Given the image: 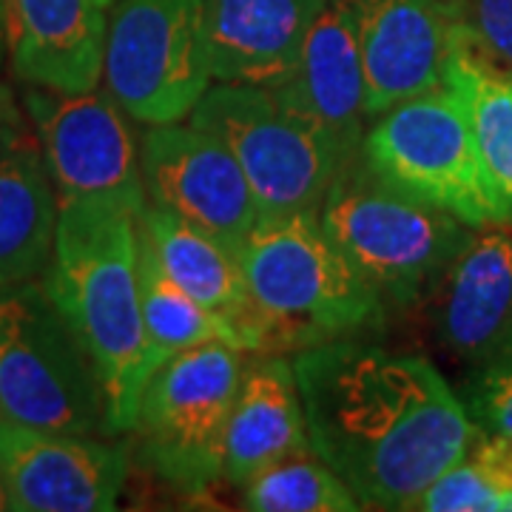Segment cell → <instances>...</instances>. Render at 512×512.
<instances>
[{
    "instance_id": "obj_1",
    "label": "cell",
    "mask_w": 512,
    "mask_h": 512,
    "mask_svg": "<svg viewBox=\"0 0 512 512\" xmlns=\"http://www.w3.org/2000/svg\"><path fill=\"white\" fill-rule=\"evenodd\" d=\"M308 439L362 510H419L478 439L450 382L424 356L333 339L293 356Z\"/></svg>"
},
{
    "instance_id": "obj_2",
    "label": "cell",
    "mask_w": 512,
    "mask_h": 512,
    "mask_svg": "<svg viewBox=\"0 0 512 512\" xmlns=\"http://www.w3.org/2000/svg\"><path fill=\"white\" fill-rule=\"evenodd\" d=\"M57 205L55 251L43 282L92 353L106 396V430L128 433L157 370L140 302V217L103 202Z\"/></svg>"
},
{
    "instance_id": "obj_3",
    "label": "cell",
    "mask_w": 512,
    "mask_h": 512,
    "mask_svg": "<svg viewBox=\"0 0 512 512\" xmlns=\"http://www.w3.org/2000/svg\"><path fill=\"white\" fill-rule=\"evenodd\" d=\"M251 308L239 322L245 353H288L382 325V296L325 234L319 211L259 217L242 245Z\"/></svg>"
},
{
    "instance_id": "obj_4",
    "label": "cell",
    "mask_w": 512,
    "mask_h": 512,
    "mask_svg": "<svg viewBox=\"0 0 512 512\" xmlns=\"http://www.w3.org/2000/svg\"><path fill=\"white\" fill-rule=\"evenodd\" d=\"M319 222L356 274L393 308L424 302L473 228L444 208L382 183L362 157L333 180Z\"/></svg>"
},
{
    "instance_id": "obj_5",
    "label": "cell",
    "mask_w": 512,
    "mask_h": 512,
    "mask_svg": "<svg viewBox=\"0 0 512 512\" xmlns=\"http://www.w3.org/2000/svg\"><path fill=\"white\" fill-rule=\"evenodd\" d=\"M0 416L52 433L109 436L92 353L43 276L0 285Z\"/></svg>"
},
{
    "instance_id": "obj_6",
    "label": "cell",
    "mask_w": 512,
    "mask_h": 512,
    "mask_svg": "<svg viewBox=\"0 0 512 512\" xmlns=\"http://www.w3.org/2000/svg\"><path fill=\"white\" fill-rule=\"evenodd\" d=\"M245 356L225 342L180 350L143 387L134 424L140 461L177 493L200 498L225 478V436Z\"/></svg>"
},
{
    "instance_id": "obj_7",
    "label": "cell",
    "mask_w": 512,
    "mask_h": 512,
    "mask_svg": "<svg viewBox=\"0 0 512 512\" xmlns=\"http://www.w3.org/2000/svg\"><path fill=\"white\" fill-rule=\"evenodd\" d=\"M103 77L134 123L188 120L214 86L202 0H117L106 26Z\"/></svg>"
},
{
    "instance_id": "obj_8",
    "label": "cell",
    "mask_w": 512,
    "mask_h": 512,
    "mask_svg": "<svg viewBox=\"0 0 512 512\" xmlns=\"http://www.w3.org/2000/svg\"><path fill=\"white\" fill-rule=\"evenodd\" d=\"M237 157L259 217L319 211L342 165L330 148L296 123L262 86L214 83L188 114Z\"/></svg>"
},
{
    "instance_id": "obj_9",
    "label": "cell",
    "mask_w": 512,
    "mask_h": 512,
    "mask_svg": "<svg viewBox=\"0 0 512 512\" xmlns=\"http://www.w3.org/2000/svg\"><path fill=\"white\" fill-rule=\"evenodd\" d=\"M365 165L390 188L450 211L467 225H490L464 103L441 83L376 117L362 143Z\"/></svg>"
},
{
    "instance_id": "obj_10",
    "label": "cell",
    "mask_w": 512,
    "mask_h": 512,
    "mask_svg": "<svg viewBox=\"0 0 512 512\" xmlns=\"http://www.w3.org/2000/svg\"><path fill=\"white\" fill-rule=\"evenodd\" d=\"M26 114L35 126L57 200L114 205L143 214L148 205L140 140L109 92H55L32 86Z\"/></svg>"
},
{
    "instance_id": "obj_11",
    "label": "cell",
    "mask_w": 512,
    "mask_h": 512,
    "mask_svg": "<svg viewBox=\"0 0 512 512\" xmlns=\"http://www.w3.org/2000/svg\"><path fill=\"white\" fill-rule=\"evenodd\" d=\"M140 168L151 205L242 251L259 208L237 157L217 137L183 120L148 126L140 137Z\"/></svg>"
},
{
    "instance_id": "obj_12",
    "label": "cell",
    "mask_w": 512,
    "mask_h": 512,
    "mask_svg": "<svg viewBox=\"0 0 512 512\" xmlns=\"http://www.w3.org/2000/svg\"><path fill=\"white\" fill-rule=\"evenodd\" d=\"M0 478L9 510L106 512L126 490L128 447L0 416Z\"/></svg>"
},
{
    "instance_id": "obj_13",
    "label": "cell",
    "mask_w": 512,
    "mask_h": 512,
    "mask_svg": "<svg viewBox=\"0 0 512 512\" xmlns=\"http://www.w3.org/2000/svg\"><path fill=\"white\" fill-rule=\"evenodd\" d=\"M439 345L467 367L512 356V225H476L424 296Z\"/></svg>"
},
{
    "instance_id": "obj_14",
    "label": "cell",
    "mask_w": 512,
    "mask_h": 512,
    "mask_svg": "<svg viewBox=\"0 0 512 512\" xmlns=\"http://www.w3.org/2000/svg\"><path fill=\"white\" fill-rule=\"evenodd\" d=\"M365 69L367 117L444 83L467 37L453 0H348Z\"/></svg>"
},
{
    "instance_id": "obj_15",
    "label": "cell",
    "mask_w": 512,
    "mask_h": 512,
    "mask_svg": "<svg viewBox=\"0 0 512 512\" xmlns=\"http://www.w3.org/2000/svg\"><path fill=\"white\" fill-rule=\"evenodd\" d=\"M296 123L316 134L345 168L365 143V69L348 0H328L291 72L268 86Z\"/></svg>"
},
{
    "instance_id": "obj_16",
    "label": "cell",
    "mask_w": 512,
    "mask_h": 512,
    "mask_svg": "<svg viewBox=\"0 0 512 512\" xmlns=\"http://www.w3.org/2000/svg\"><path fill=\"white\" fill-rule=\"evenodd\" d=\"M328 0H202L214 83L274 86L296 66Z\"/></svg>"
},
{
    "instance_id": "obj_17",
    "label": "cell",
    "mask_w": 512,
    "mask_h": 512,
    "mask_svg": "<svg viewBox=\"0 0 512 512\" xmlns=\"http://www.w3.org/2000/svg\"><path fill=\"white\" fill-rule=\"evenodd\" d=\"M311 450L296 370L282 353H248L225 436V478L242 487L282 458Z\"/></svg>"
},
{
    "instance_id": "obj_18",
    "label": "cell",
    "mask_w": 512,
    "mask_h": 512,
    "mask_svg": "<svg viewBox=\"0 0 512 512\" xmlns=\"http://www.w3.org/2000/svg\"><path fill=\"white\" fill-rule=\"evenodd\" d=\"M57 191L40 140L20 114L0 123V285L46 274L57 231Z\"/></svg>"
},
{
    "instance_id": "obj_19",
    "label": "cell",
    "mask_w": 512,
    "mask_h": 512,
    "mask_svg": "<svg viewBox=\"0 0 512 512\" xmlns=\"http://www.w3.org/2000/svg\"><path fill=\"white\" fill-rule=\"evenodd\" d=\"M106 6L97 0H15V72L55 92H89L103 77Z\"/></svg>"
},
{
    "instance_id": "obj_20",
    "label": "cell",
    "mask_w": 512,
    "mask_h": 512,
    "mask_svg": "<svg viewBox=\"0 0 512 512\" xmlns=\"http://www.w3.org/2000/svg\"><path fill=\"white\" fill-rule=\"evenodd\" d=\"M464 103L478 177L493 225H512V72L478 46L470 29L444 74Z\"/></svg>"
},
{
    "instance_id": "obj_21",
    "label": "cell",
    "mask_w": 512,
    "mask_h": 512,
    "mask_svg": "<svg viewBox=\"0 0 512 512\" xmlns=\"http://www.w3.org/2000/svg\"><path fill=\"white\" fill-rule=\"evenodd\" d=\"M140 228L151 239L165 274L208 311L228 319L239 333V322L251 308V293L239 251L151 202L140 214Z\"/></svg>"
},
{
    "instance_id": "obj_22",
    "label": "cell",
    "mask_w": 512,
    "mask_h": 512,
    "mask_svg": "<svg viewBox=\"0 0 512 512\" xmlns=\"http://www.w3.org/2000/svg\"><path fill=\"white\" fill-rule=\"evenodd\" d=\"M137 234H140V254H137L140 302H143V322H146L148 350L154 367H160L180 350L208 345V342H225L242 350L237 328L228 319L208 311L202 302H197L165 274L140 222H137Z\"/></svg>"
},
{
    "instance_id": "obj_23",
    "label": "cell",
    "mask_w": 512,
    "mask_h": 512,
    "mask_svg": "<svg viewBox=\"0 0 512 512\" xmlns=\"http://www.w3.org/2000/svg\"><path fill=\"white\" fill-rule=\"evenodd\" d=\"M242 490V510L254 512H356L362 510L339 473L311 450L293 453L256 473Z\"/></svg>"
},
{
    "instance_id": "obj_24",
    "label": "cell",
    "mask_w": 512,
    "mask_h": 512,
    "mask_svg": "<svg viewBox=\"0 0 512 512\" xmlns=\"http://www.w3.org/2000/svg\"><path fill=\"white\" fill-rule=\"evenodd\" d=\"M458 396L478 433L512 439V356L476 367Z\"/></svg>"
},
{
    "instance_id": "obj_25",
    "label": "cell",
    "mask_w": 512,
    "mask_h": 512,
    "mask_svg": "<svg viewBox=\"0 0 512 512\" xmlns=\"http://www.w3.org/2000/svg\"><path fill=\"white\" fill-rule=\"evenodd\" d=\"M478 46L512 72V0H456Z\"/></svg>"
},
{
    "instance_id": "obj_26",
    "label": "cell",
    "mask_w": 512,
    "mask_h": 512,
    "mask_svg": "<svg viewBox=\"0 0 512 512\" xmlns=\"http://www.w3.org/2000/svg\"><path fill=\"white\" fill-rule=\"evenodd\" d=\"M15 114H18V109H15V103H12V94L0 86V123L9 120V117H15Z\"/></svg>"
},
{
    "instance_id": "obj_27",
    "label": "cell",
    "mask_w": 512,
    "mask_h": 512,
    "mask_svg": "<svg viewBox=\"0 0 512 512\" xmlns=\"http://www.w3.org/2000/svg\"><path fill=\"white\" fill-rule=\"evenodd\" d=\"M0 510H9V495H6V487H3V478H0Z\"/></svg>"
},
{
    "instance_id": "obj_28",
    "label": "cell",
    "mask_w": 512,
    "mask_h": 512,
    "mask_svg": "<svg viewBox=\"0 0 512 512\" xmlns=\"http://www.w3.org/2000/svg\"><path fill=\"white\" fill-rule=\"evenodd\" d=\"M97 3H100V6H106V9H109V6H114V3H117V0H97Z\"/></svg>"
}]
</instances>
